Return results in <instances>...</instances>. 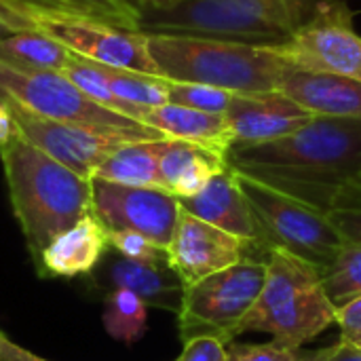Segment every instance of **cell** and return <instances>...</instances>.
<instances>
[{"instance_id":"cell-1","label":"cell","mask_w":361,"mask_h":361,"mask_svg":"<svg viewBox=\"0 0 361 361\" xmlns=\"http://www.w3.org/2000/svg\"><path fill=\"white\" fill-rule=\"evenodd\" d=\"M226 163L237 173L332 214L361 195V116H315L286 137L231 146Z\"/></svg>"},{"instance_id":"cell-2","label":"cell","mask_w":361,"mask_h":361,"mask_svg":"<svg viewBox=\"0 0 361 361\" xmlns=\"http://www.w3.org/2000/svg\"><path fill=\"white\" fill-rule=\"evenodd\" d=\"M13 214L34 264L76 222L91 216V178L63 167L19 133L0 148Z\"/></svg>"},{"instance_id":"cell-3","label":"cell","mask_w":361,"mask_h":361,"mask_svg":"<svg viewBox=\"0 0 361 361\" xmlns=\"http://www.w3.org/2000/svg\"><path fill=\"white\" fill-rule=\"evenodd\" d=\"M159 76L173 82H197L231 93L279 91L294 68L271 44H247L197 36L144 34Z\"/></svg>"},{"instance_id":"cell-4","label":"cell","mask_w":361,"mask_h":361,"mask_svg":"<svg viewBox=\"0 0 361 361\" xmlns=\"http://www.w3.org/2000/svg\"><path fill=\"white\" fill-rule=\"evenodd\" d=\"M336 324L322 271L283 250L267 256V279L258 300L239 326V336L262 332L277 345L302 347Z\"/></svg>"},{"instance_id":"cell-5","label":"cell","mask_w":361,"mask_h":361,"mask_svg":"<svg viewBox=\"0 0 361 361\" xmlns=\"http://www.w3.org/2000/svg\"><path fill=\"white\" fill-rule=\"evenodd\" d=\"M296 27L294 17L271 0H182L167 11H142L137 32L281 44Z\"/></svg>"},{"instance_id":"cell-6","label":"cell","mask_w":361,"mask_h":361,"mask_svg":"<svg viewBox=\"0 0 361 361\" xmlns=\"http://www.w3.org/2000/svg\"><path fill=\"white\" fill-rule=\"evenodd\" d=\"M235 176L254 214L260 245L267 252L283 250L294 254L324 273L347 243L330 214L300 203L243 173L235 171Z\"/></svg>"},{"instance_id":"cell-7","label":"cell","mask_w":361,"mask_h":361,"mask_svg":"<svg viewBox=\"0 0 361 361\" xmlns=\"http://www.w3.org/2000/svg\"><path fill=\"white\" fill-rule=\"evenodd\" d=\"M0 99L15 102L32 114L59 123L129 133L144 140H169L131 116L95 104L63 72L55 70H25L0 61Z\"/></svg>"},{"instance_id":"cell-8","label":"cell","mask_w":361,"mask_h":361,"mask_svg":"<svg viewBox=\"0 0 361 361\" xmlns=\"http://www.w3.org/2000/svg\"><path fill=\"white\" fill-rule=\"evenodd\" d=\"M267 279L264 258H245L184 288L178 311L182 343L192 338H216L233 343L239 326L258 300Z\"/></svg>"},{"instance_id":"cell-9","label":"cell","mask_w":361,"mask_h":361,"mask_svg":"<svg viewBox=\"0 0 361 361\" xmlns=\"http://www.w3.org/2000/svg\"><path fill=\"white\" fill-rule=\"evenodd\" d=\"M298 70L341 74L361 82V34L345 0H328L281 44H271Z\"/></svg>"},{"instance_id":"cell-10","label":"cell","mask_w":361,"mask_h":361,"mask_svg":"<svg viewBox=\"0 0 361 361\" xmlns=\"http://www.w3.org/2000/svg\"><path fill=\"white\" fill-rule=\"evenodd\" d=\"M91 214L112 231H133L167 250L182 207L178 197L154 186H123L91 178Z\"/></svg>"},{"instance_id":"cell-11","label":"cell","mask_w":361,"mask_h":361,"mask_svg":"<svg viewBox=\"0 0 361 361\" xmlns=\"http://www.w3.org/2000/svg\"><path fill=\"white\" fill-rule=\"evenodd\" d=\"M15 121L17 133L32 146L42 150L47 157L55 159L63 167L72 169L82 178H93L95 169L121 146L129 142H148L129 133L99 131L91 127L70 125L51 121L27 112L15 102H4Z\"/></svg>"},{"instance_id":"cell-12","label":"cell","mask_w":361,"mask_h":361,"mask_svg":"<svg viewBox=\"0 0 361 361\" xmlns=\"http://www.w3.org/2000/svg\"><path fill=\"white\" fill-rule=\"evenodd\" d=\"M34 30L55 38L72 53L99 66L159 76L142 32L85 19H42Z\"/></svg>"},{"instance_id":"cell-13","label":"cell","mask_w":361,"mask_h":361,"mask_svg":"<svg viewBox=\"0 0 361 361\" xmlns=\"http://www.w3.org/2000/svg\"><path fill=\"white\" fill-rule=\"evenodd\" d=\"M250 250L254 247L247 241L182 212L167 256L182 286L188 288L250 258Z\"/></svg>"},{"instance_id":"cell-14","label":"cell","mask_w":361,"mask_h":361,"mask_svg":"<svg viewBox=\"0 0 361 361\" xmlns=\"http://www.w3.org/2000/svg\"><path fill=\"white\" fill-rule=\"evenodd\" d=\"M87 279L91 290L104 296L114 290H127L142 298L148 307L171 311L176 315L182 307L184 286L169 264L135 262L123 258L114 250H108Z\"/></svg>"},{"instance_id":"cell-15","label":"cell","mask_w":361,"mask_h":361,"mask_svg":"<svg viewBox=\"0 0 361 361\" xmlns=\"http://www.w3.org/2000/svg\"><path fill=\"white\" fill-rule=\"evenodd\" d=\"M224 116L233 146L273 142L298 131L315 118L279 91L237 93Z\"/></svg>"},{"instance_id":"cell-16","label":"cell","mask_w":361,"mask_h":361,"mask_svg":"<svg viewBox=\"0 0 361 361\" xmlns=\"http://www.w3.org/2000/svg\"><path fill=\"white\" fill-rule=\"evenodd\" d=\"M42 19H85L137 32L142 11L123 0H0V23L8 34L34 30Z\"/></svg>"},{"instance_id":"cell-17","label":"cell","mask_w":361,"mask_h":361,"mask_svg":"<svg viewBox=\"0 0 361 361\" xmlns=\"http://www.w3.org/2000/svg\"><path fill=\"white\" fill-rule=\"evenodd\" d=\"M178 201L182 212L247 241L254 250L262 247L254 214L231 167L216 173L199 195Z\"/></svg>"},{"instance_id":"cell-18","label":"cell","mask_w":361,"mask_h":361,"mask_svg":"<svg viewBox=\"0 0 361 361\" xmlns=\"http://www.w3.org/2000/svg\"><path fill=\"white\" fill-rule=\"evenodd\" d=\"M279 93L290 97L313 116H361V82L341 74L292 68L281 80Z\"/></svg>"},{"instance_id":"cell-19","label":"cell","mask_w":361,"mask_h":361,"mask_svg":"<svg viewBox=\"0 0 361 361\" xmlns=\"http://www.w3.org/2000/svg\"><path fill=\"white\" fill-rule=\"evenodd\" d=\"M108 231L91 214L61 233L38 258L36 271L40 277L74 279L91 275L108 252Z\"/></svg>"},{"instance_id":"cell-20","label":"cell","mask_w":361,"mask_h":361,"mask_svg":"<svg viewBox=\"0 0 361 361\" xmlns=\"http://www.w3.org/2000/svg\"><path fill=\"white\" fill-rule=\"evenodd\" d=\"M142 123L161 131L169 140L197 144L224 159L233 146L228 123L222 114H209L176 104H163L159 108H148L142 116Z\"/></svg>"},{"instance_id":"cell-21","label":"cell","mask_w":361,"mask_h":361,"mask_svg":"<svg viewBox=\"0 0 361 361\" xmlns=\"http://www.w3.org/2000/svg\"><path fill=\"white\" fill-rule=\"evenodd\" d=\"M226 167V159L212 150L182 140H167L159 161V182L163 190L186 199L199 195Z\"/></svg>"},{"instance_id":"cell-22","label":"cell","mask_w":361,"mask_h":361,"mask_svg":"<svg viewBox=\"0 0 361 361\" xmlns=\"http://www.w3.org/2000/svg\"><path fill=\"white\" fill-rule=\"evenodd\" d=\"M167 140L129 142L114 150L93 173L97 180L123 184V186H154L159 182V161Z\"/></svg>"},{"instance_id":"cell-23","label":"cell","mask_w":361,"mask_h":361,"mask_svg":"<svg viewBox=\"0 0 361 361\" xmlns=\"http://www.w3.org/2000/svg\"><path fill=\"white\" fill-rule=\"evenodd\" d=\"M72 57L74 53L68 47L36 30L13 32L0 38V61L13 68L63 72Z\"/></svg>"},{"instance_id":"cell-24","label":"cell","mask_w":361,"mask_h":361,"mask_svg":"<svg viewBox=\"0 0 361 361\" xmlns=\"http://www.w3.org/2000/svg\"><path fill=\"white\" fill-rule=\"evenodd\" d=\"M102 70L108 76V85H110L112 93L135 112V118L140 123L148 108H159L163 104H169V80L167 78L131 72V70H121V68H110V66H102Z\"/></svg>"},{"instance_id":"cell-25","label":"cell","mask_w":361,"mask_h":361,"mask_svg":"<svg viewBox=\"0 0 361 361\" xmlns=\"http://www.w3.org/2000/svg\"><path fill=\"white\" fill-rule=\"evenodd\" d=\"M102 324L114 341L133 345L146 334L148 305L127 290H114L104 296Z\"/></svg>"},{"instance_id":"cell-26","label":"cell","mask_w":361,"mask_h":361,"mask_svg":"<svg viewBox=\"0 0 361 361\" xmlns=\"http://www.w3.org/2000/svg\"><path fill=\"white\" fill-rule=\"evenodd\" d=\"M328 300L338 309L361 298V243L347 241L322 273Z\"/></svg>"},{"instance_id":"cell-27","label":"cell","mask_w":361,"mask_h":361,"mask_svg":"<svg viewBox=\"0 0 361 361\" xmlns=\"http://www.w3.org/2000/svg\"><path fill=\"white\" fill-rule=\"evenodd\" d=\"M63 74H66V76H68V78H70L87 97H89V99H93L95 104H99V106H104V108H108V110L121 112V114H125V116L135 118V112H133L127 104H123V102L112 93V89H110V85H108V76H106V72L102 70L99 63L89 61V59H85V57H80V55L74 53V57H72V61L66 66ZM135 121H137V118H135Z\"/></svg>"},{"instance_id":"cell-28","label":"cell","mask_w":361,"mask_h":361,"mask_svg":"<svg viewBox=\"0 0 361 361\" xmlns=\"http://www.w3.org/2000/svg\"><path fill=\"white\" fill-rule=\"evenodd\" d=\"M338 345L341 343L322 349H305V347H286L277 343L239 345L233 341L226 345V353H228V361H328L336 353Z\"/></svg>"},{"instance_id":"cell-29","label":"cell","mask_w":361,"mask_h":361,"mask_svg":"<svg viewBox=\"0 0 361 361\" xmlns=\"http://www.w3.org/2000/svg\"><path fill=\"white\" fill-rule=\"evenodd\" d=\"M237 93L209 87V85H197V82H173L169 80V104L209 112V114H226Z\"/></svg>"},{"instance_id":"cell-30","label":"cell","mask_w":361,"mask_h":361,"mask_svg":"<svg viewBox=\"0 0 361 361\" xmlns=\"http://www.w3.org/2000/svg\"><path fill=\"white\" fill-rule=\"evenodd\" d=\"M108 247L123 258L148 264H169L167 250L154 245L148 237L133 231H112L108 233Z\"/></svg>"},{"instance_id":"cell-31","label":"cell","mask_w":361,"mask_h":361,"mask_svg":"<svg viewBox=\"0 0 361 361\" xmlns=\"http://www.w3.org/2000/svg\"><path fill=\"white\" fill-rule=\"evenodd\" d=\"M330 218L347 241L361 243V195L334 209Z\"/></svg>"},{"instance_id":"cell-32","label":"cell","mask_w":361,"mask_h":361,"mask_svg":"<svg viewBox=\"0 0 361 361\" xmlns=\"http://www.w3.org/2000/svg\"><path fill=\"white\" fill-rule=\"evenodd\" d=\"M173 361H228L226 345L216 338H192L184 343L180 357Z\"/></svg>"},{"instance_id":"cell-33","label":"cell","mask_w":361,"mask_h":361,"mask_svg":"<svg viewBox=\"0 0 361 361\" xmlns=\"http://www.w3.org/2000/svg\"><path fill=\"white\" fill-rule=\"evenodd\" d=\"M336 324L341 328V343L361 349V298L336 311Z\"/></svg>"},{"instance_id":"cell-34","label":"cell","mask_w":361,"mask_h":361,"mask_svg":"<svg viewBox=\"0 0 361 361\" xmlns=\"http://www.w3.org/2000/svg\"><path fill=\"white\" fill-rule=\"evenodd\" d=\"M271 2H275L281 8H286L294 17V21L300 25V23H305L317 11L319 4H324L328 0H271Z\"/></svg>"},{"instance_id":"cell-35","label":"cell","mask_w":361,"mask_h":361,"mask_svg":"<svg viewBox=\"0 0 361 361\" xmlns=\"http://www.w3.org/2000/svg\"><path fill=\"white\" fill-rule=\"evenodd\" d=\"M0 361H49L38 357L36 353L19 347L17 343H13L6 334L0 332Z\"/></svg>"},{"instance_id":"cell-36","label":"cell","mask_w":361,"mask_h":361,"mask_svg":"<svg viewBox=\"0 0 361 361\" xmlns=\"http://www.w3.org/2000/svg\"><path fill=\"white\" fill-rule=\"evenodd\" d=\"M17 133V127H15V121L11 116V110L6 108V104L0 99V148L4 144H8L13 140V135Z\"/></svg>"},{"instance_id":"cell-37","label":"cell","mask_w":361,"mask_h":361,"mask_svg":"<svg viewBox=\"0 0 361 361\" xmlns=\"http://www.w3.org/2000/svg\"><path fill=\"white\" fill-rule=\"evenodd\" d=\"M328 361H361V349H355V347H349V345L341 343L336 353Z\"/></svg>"},{"instance_id":"cell-38","label":"cell","mask_w":361,"mask_h":361,"mask_svg":"<svg viewBox=\"0 0 361 361\" xmlns=\"http://www.w3.org/2000/svg\"><path fill=\"white\" fill-rule=\"evenodd\" d=\"M180 2L182 0H144V4L150 6V11H167V8H173Z\"/></svg>"},{"instance_id":"cell-39","label":"cell","mask_w":361,"mask_h":361,"mask_svg":"<svg viewBox=\"0 0 361 361\" xmlns=\"http://www.w3.org/2000/svg\"><path fill=\"white\" fill-rule=\"evenodd\" d=\"M123 2H127V4H131V6H135V8H140V11H142V6H140V2H137V0H123Z\"/></svg>"},{"instance_id":"cell-40","label":"cell","mask_w":361,"mask_h":361,"mask_svg":"<svg viewBox=\"0 0 361 361\" xmlns=\"http://www.w3.org/2000/svg\"><path fill=\"white\" fill-rule=\"evenodd\" d=\"M6 34H8V32H6V30L2 27V23H0V38H2V36H6Z\"/></svg>"},{"instance_id":"cell-41","label":"cell","mask_w":361,"mask_h":361,"mask_svg":"<svg viewBox=\"0 0 361 361\" xmlns=\"http://www.w3.org/2000/svg\"><path fill=\"white\" fill-rule=\"evenodd\" d=\"M140 2V6H142V11H144V0H137Z\"/></svg>"}]
</instances>
